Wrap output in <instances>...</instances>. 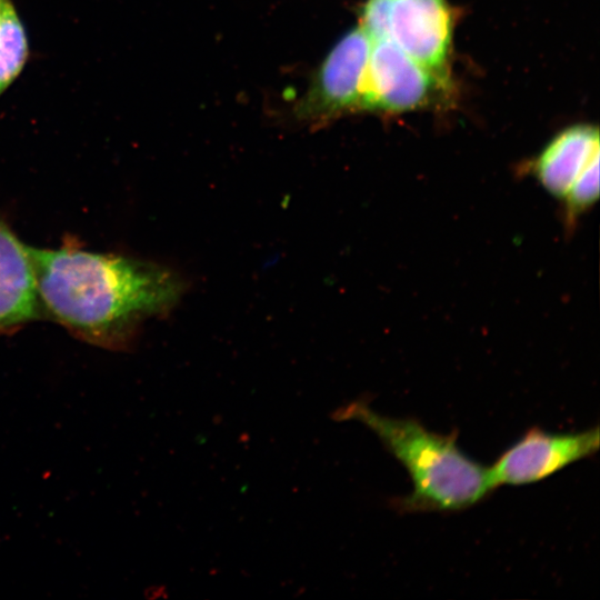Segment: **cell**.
Returning <instances> with one entry per match:
<instances>
[{
  "label": "cell",
  "mask_w": 600,
  "mask_h": 600,
  "mask_svg": "<svg viewBox=\"0 0 600 600\" xmlns=\"http://www.w3.org/2000/svg\"><path fill=\"white\" fill-rule=\"evenodd\" d=\"M30 254L41 316L100 348L128 350L140 323L166 313L181 292L172 272L127 254L69 242Z\"/></svg>",
  "instance_id": "1"
},
{
  "label": "cell",
  "mask_w": 600,
  "mask_h": 600,
  "mask_svg": "<svg viewBox=\"0 0 600 600\" xmlns=\"http://www.w3.org/2000/svg\"><path fill=\"white\" fill-rule=\"evenodd\" d=\"M332 418L368 427L408 470L413 490L392 501L399 511H459L496 489L489 468L459 449L456 431L441 434L416 419L382 416L361 399L338 408Z\"/></svg>",
  "instance_id": "2"
},
{
  "label": "cell",
  "mask_w": 600,
  "mask_h": 600,
  "mask_svg": "<svg viewBox=\"0 0 600 600\" xmlns=\"http://www.w3.org/2000/svg\"><path fill=\"white\" fill-rule=\"evenodd\" d=\"M359 26L422 64L449 73L454 14L447 0H366Z\"/></svg>",
  "instance_id": "3"
},
{
  "label": "cell",
  "mask_w": 600,
  "mask_h": 600,
  "mask_svg": "<svg viewBox=\"0 0 600 600\" xmlns=\"http://www.w3.org/2000/svg\"><path fill=\"white\" fill-rule=\"evenodd\" d=\"M451 93L450 73L422 64L389 41L371 39L361 111L396 114L429 109L449 102Z\"/></svg>",
  "instance_id": "4"
},
{
  "label": "cell",
  "mask_w": 600,
  "mask_h": 600,
  "mask_svg": "<svg viewBox=\"0 0 600 600\" xmlns=\"http://www.w3.org/2000/svg\"><path fill=\"white\" fill-rule=\"evenodd\" d=\"M538 181L562 200L567 219L591 207L599 193V131L576 124L558 133L532 163Z\"/></svg>",
  "instance_id": "5"
},
{
  "label": "cell",
  "mask_w": 600,
  "mask_h": 600,
  "mask_svg": "<svg viewBox=\"0 0 600 600\" xmlns=\"http://www.w3.org/2000/svg\"><path fill=\"white\" fill-rule=\"evenodd\" d=\"M371 39L360 27L344 33L316 70L298 101L299 119L322 124L341 116L360 112L362 84Z\"/></svg>",
  "instance_id": "6"
},
{
  "label": "cell",
  "mask_w": 600,
  "mask_h": 600,
  "mask_svg": "<svg viewBox=\"0 0 600 600\" xmlns=\"http://www.w3.org/2000/svg\"><path fill=\"white\" fill-rule=\"evenodd\" d=\"M599 427L567 433H551L540 428L528 430L489 468L494 488L540 481L567 466L596 453Z\"/></svg>",
  "instance_id": "7"
},
{
  "label": "cell",
  "mask_w": 600,
  "mask_h": 600,
  "mask_svg": "<svg viewBox=\"0 0 600 600\" xmlns=\"http://www.w3.org/2000/svg\"><path fill=\"white\" fill-rule=\"evenodd\" d=\"M41 317L30 247L0 208V334L13 333Z\"/></svg>",
  "instance_id": "8"
},
{
  "label": "cell",
  "mask_w": 600,
  "mask_h": 600,
  "mask_svg": "<svg viewBox=\"0 0 600 600\" xmlns=\"http://www.w3.org/2000/svg\"><path fill=\"white\" fill-rule=\"evenodd\" d=\"M29 54L26 30L11 0L0 14V96L23 69Z\"/></svg>",
  "instance_id": "9"
},
{
  "label": "cell",
  "mask_w": 600,
  "mask_h": 600,
  "mask_svg": "<svg viewBox=\"0 0 600 600\" xmlns=\"http://www.w3.org/2000/svg\"><path fill=\"white\" fill-rule=\"evenodd\" d=\"M2 4H3V0H0V14H1Z\"/></svg>",
  "instance_id": "10"
}]
</instances>
